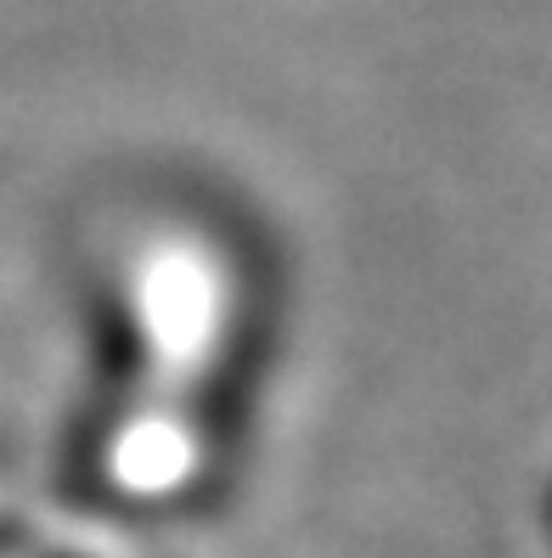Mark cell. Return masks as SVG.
Returning <instances> with one entry per match:
<instances>
[{
    "label": "cell",
    "mask_w": 552,
    "mask_h": 558,
    "mask_svg": "<svg viewBox=\"0 0 552 558\" xmlns=\"http://www.w3.org/2000/svg\"><path fill=\"white\" fill-rule=\"evenodd\" d=\"M51 558H85V553H51Z\"/></svg>",
    "instance_id": "1"
}]
</instances>
